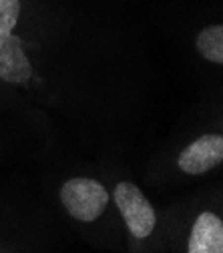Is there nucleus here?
I'll return each mask as SVG.
<instances>
[{"label": "nucleus", "instance_id": "obj_1", "mask_svg": "<svg viewBox=\"0 0 223 253\" xmlns=\"http://www.w3.org/2000/svg\"><path fill=\"white\" fill-rule=\"evenodd\" d=\"M60 201L65 209L83 223L99 219L109 203L107 189L94 179L75 177L69 179L60 189Z\"/></svg>", "mask_w": 223, "mask_h": 253}, {"label": "nucleus", "instance_id": "obj_2", "mask_svg": "<svg viewBox=\"0 0 223 253\" xmlns=\"http://www.w3.org/2000/svg\"><path fill=\"white\" fill-rule=\"evenodd\" d=\"M113 197L131 235L137 239H147L155 229L157 217L151 203L141 193V189L129 181H121L115 187Z\"/></svg>", "mask_w": 223, "mask_h": 253}, {"label": "nucleus", "instance_id": "obj_3", "mask_svg": "<svg viewBox=\"0 0 223 253\" xmlns=\"http://www.w3.org/2000/svg\"><path fill=\"white\" fill-rule=\"evenodd\" d=\"M223 159V137L221 135H203L183 149L179 155V169L189 175H201L217 167Z\"/></svg>", "mask_w": 223, "mask_h": 253}, {"label": "nucleus", "instance_id": "obj_4", "mask_svg": "<svg viewBox=\"0 0 223 253\" xmlns=\"http://www.w3.org/2000/svg\"><path fill=\"white\" fill-rule=\"evenodd\" d=\"M33 77V67L22 50V41L12 33L0 37V79L10 84H22Z\"/></svg>", "mask_w": 223, "mask_h": 253}, {"label": "nucleus", "instance_id": "obj_5", "mask_svg": "<svg viewBox=\"0 0 223 253\" xmlns=\"http://www.w3.org/2000/svg\"><path fill=\"white\" fill-rule=\"evenodd\" d=\"M189 253H223V223L209 211L201 213L189 235Z\"/></svg>", "mask_w": 223, "mask_h": 253}, {"label": "nucleus", "instance_id": "obj_6", "mask_svg": "<svg viewBox=\"0 0 223 253\" xmlns=\"http://www.w3.org/2000/svg\"><path fill=\"white\" fill-rule=\"evenodd\" d=\"M197 48L203 58L209 62L221 65L223 62V26L221 24H211L203 28L197 37Z\"/></svg>", "mask_w": 223, "mask_h": 253}, {"label": "nucleus", "instance_id": "obj_7", "mask_svg": "<svg viewBox=\"0 0 223 253\" xmlns=\"http://www.w3.org/2000/svg\"><path fill=\"white\" fill-rule=\"evenodd\" d=\"M20 16V0H0V37L12 33Z\"/></svg>", "mask_w": 223, "mask_h": 253}]
</instances>
